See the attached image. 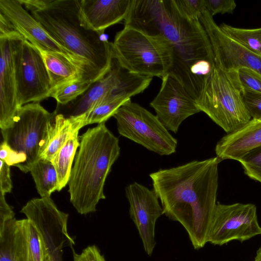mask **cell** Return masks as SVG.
<instances>
[{
  "label": "cell",
  "instance_id": "1",
  "mask_svg": "<svg viewBox=\"0 0 261 261\" xmlns=\"http://www.w3.org/2000/svg\"><path fill=\"white\" fill-rule=\"evenodd\" d=\"M124 26L170 43L173 63L168 73L197 100L216 67L213 48L199 19L182 15L173 0H132Z\"/></svg>",
  "mask_w": 261,
  "mask_h": 261
},
{
  "label": "cell",
  "instance_id": "2",
  "mask_svg": "<svg viewBox=\"0 0 261 261\" xmlns=\"http://www.w3.org/2000/svg\"><path fill=\"white\" fill-rule=\"evenodd\" d=\"M220 162L217 156L192 161L149 175L163 214L184 226L195 249L207 243L217 204Z\"/></svg>",
  "mask_w": 261,
  "mask_h": 261
},
{
  "label": "cell",
  "instance_id": "3",
  "mask_svg": "<svg viewBox=\"0 0 261 261\" xmlns=\"http://www.w3.org/2000/svg\"><path fill=\"white\" fill-rule=\"evenodd\" d=\"M19 1L54 39L85 64L95 81L110 70L113 42L83 21L80 0Z\"/></svg>",
  "mask_w": 261,
  "mask_h": 261
},
{
  "label": "cell",
  "instance_id": "4",
  "mask_svg": "<svg viewBox=\"0 0 261 261\" xmlns=\"http://www.w3.org/2000/svg\"><path fill=\"white\" fill-rule=\"evenodd\" d=\"M120 152L119 139L105 123L82 135L68 183L70 201L78 213L95 212L99 200L106 198L105 181Z\"/></svg>",
  "mask_w": 261,
  "mask_h": 261
},
{
  "label": "cell",
  "instance_id": "5",
  "mask_svg": "<svg viewBox=\"0 0 261 261\" xmlns=\"http://www.w3.org/2000/svg\"><path fill=\"white\" fill-rule=\"evenodd\" d=\"M112 51L120 65L136 74L162 79L172 65V47L164 37L150 36L130 26L116 33Z\"/></svg>",
  "mask_w": 261,
  "mask_h": 261
},
{
  "label": "cell",
  "instance_id": "6",
  "mask_svg": "<svg viewBox=\"0 0 261 261\" xmlns=\"http://www.w3.org/2000/svg\"><path fill=\"white\" fill-rule=\"evenodd\" d=\"M196 102L200 111L227 134L251 119L243 101L236 70L224 71L216 67Z\"/></svg>",
  "mask_w": 261,
  "mask_h": 261
},
{
  "label": "cell",
  "instance_id": "7",
  "mask_svg": "<svg viewBox=\"0 0 261 261\" xmlns=\"http://www.w3.org/2000/svg\"><path fill=\"white\" fill-rule=\"evenodd\" d=\"M55 116V112H49L39 102L29 103L19 107L11 125L1 129L3 141L25 154L27 161L20 169L24 173L40 160Z\"/></svg>",
  "mask_w": 261,
  "mask_h": 261
},
{
  "label": "cell",
  "instance_id": "8",
  "mask_svg": "<svg viewBox=\"0 0 261 261\" xmlns=\"http://www.w3.org/2000/svg\"><path fill=\"white\" fill-rule=\"evenodd\" d=\"M152 80V77L129 72L113 58L110 70L103 77L93 83L88 89L76 99L65 105L57 104L54 112L65 117H84L86 121L88 114L105 97L117 95L130 98L142 93L149 86Z\"/></svg>",
  "mask_w": 261,
  "mask_h": 261
},
{
  "label": "cell",
  "instance_id": "9",
  "mask_svg": "<svg viewBox=\"0 0 261 261\" xmlns=\"http://www.w3.org/2000/svg\"><path fill=\"white\" fill-rule=\"evenodd\" d=\"M113 117L122 136L161 155L175 152L177 141L153 115L139 104L129 100Z\"/></svg>",
  "mask_w": 261,
  "mask_h": 261
},
{
  "label": "cell",
  "instance_id": "10",
  "mask_svg": "<svg viewBox=\"0 0 261 261\" xmlns=\"http://www.w3.org/2000/svg\"><path fill=\"white\" fill-rule=\"evenodd\" d=\"M20 212L35 227L49 260L62 261L63 248L74 244L67 230L68 214L59 210L50 197L30 200Z\"/></svg>",
  "mask_w": 261,
  "mask_h": 261
},
{
  "label": "cell",
  "instance_id": "11",
  "mask_svg": "<svg viewBox=\"0 0 261 261\" xmlns=\"http://www.w3.org/2000/svg\"><path fill=\"white\" fill-rule=\"evenodd\" d=\"M14 63L19 107L49 97L50 79L41 54L23 36L16 43Z\"/></svg>",
  "mask_w": 261,
  "mask_h": 261
},
{
  "label": "cell",
  "instance_id": "12",
  "mask_svg": "<svg viewBox=\"0 0 261 261\" xmlns=\"http://www.w3.org/2000/svg\"><path fill=\"white\" fill-rule=\"evenodd\" d=\"M259 234L261 226L258 222L255 204L217 202L207 242L222 246L233 240L243 242Z\"/></svg>",
  "mask_w": 261,
  "mask_h": 261
},
{
  "label": "cell",
  "instance_id": "13",
  "mask_svg": "<svg viewBox=\"0 0 261 261\" xmlns=\"http://www.w3.org/2000/svg\"><path fill=\"white\" fill-rule=\"evenodd\" d=\"M199 20L209 37L217 68L224 71L247 68L261 74V56L242 45L228 36L204 10Z\"/></svg>",
  "mask_w": 261,
  "mask_h": 261
},
{
  "label": "cell",
  "instance_id": "14",
  "mask_svg": "<svg viewBox=\"0 0 261 261\" xmlns=\"http://www.w3.org/2000/svg\"><path fill=\"white\" fill-rule=\"evenodd\" d=\"M162 81L160 90L150 106L166 129L176 133L185 119L201 111L196 99L176 79L167 74Z\"/></svg>",
  "mask_w": 261,
  "mask_h": 261
},
{
  "label": "cell",
  "instance_id": "15",
  "mask_svg": "<svg viewBox=\"0 0 261 261\" xmlns=\"http://www.w3.org/2000/svg\"><path fill=\"white\" fill-rule=\"evenodd\" d=\"M129 204V213L138 230L145 251L151 256L156 245L155 225L163 214L159 198L153 190L134 182L125 189Z\"/></svg>",
  "mask_w": 261,
  "mask_h": 261
},
{
  "label": "cell",
  "instance_id": "16",
  "mask_svg": "<svg viewBox=\"0 0 261 261\" xmlns=\"http://www.w3.org/2000/svg\"><path fill=\"white\" fill-rule=\"evenodd\" d=\"M0 13L15 30L37 48L64 54L82 65L89 80L93 78L85 64L54 39L41 24L23 7L19 0H0Z\"/></svg>",
  "mask_w": 261,
  "mask_h": 261
},
{
  "label": "cell",
  "instance_id": "17",
  "mask_svg": "<svg viewBox=\"0 0 261 261\" xmlns=\"http://www.w3.org/2000/svg\"><path fill=\"white\" fill-rule=\"evenodd\" d=\"M22 36L16 31L0 36V127L9 126L18 108L14 51L17 40Z\"/></svg>",
  "mask_w": 261,
  "mask_h": 261
},
{
  "label": "cell",
  "instance_id": "18",
  "mask_svg": "<svg viewBox=\"0 0 261 261\" xmlns=\"http://www.w3.org/2000/svg\"><path fill=\"white\" fill-rule=\"evenodd\" d=\"M132 0H80L83 21L91 30L103 35L109 27L124 20Z\"/></svg>",
  "mask_w": 261,
  "mask_h": 261
},
{
  "label": "cell",
  "instance_id": "19",
  "mask_svg": "<svg viewBox=\"0 0 261 261\" xmlns=\"http://www.w3.org/2000/svg\"><path fill=\"white\" fill-rule=\"evenodd\" d=\"M260 146L261 120L251 119L241 128L222 137L216 144L215 152L221 161H239Z\"/></svg>",
  "mask_w": 261,
  "mask_h": 261
},
{
  "label": "cell",
  "instance_id": "20",
  "mask_svg": "<svg viewBox=\"0 0 261 261\" xmlns=\"http://www.w3.org/2000/svg\"><path fill=\"white\" fill-rule=\"evenodd\" d=\"M38 50L48 73L51 86L50 92L74 81L82 80L90 82L88 80L85 68L67 56L56 52L40 49Z\"/></svg>",
  "mask_w": 261,
  "mask_h": 261
},
{
  "label": "cell",
  "instance_id": "21",
  "mask_svg": "<svg viewBox=\"0 0 261 261\" xmlns=\"http://www.w3.org/2000/svg\"><path fill=\"white\" fill-rule=\"evenodd\" d=\"M85 125L86 124L84 117H65L62 114H56L49 132L46 145L40 160L51 162L69 138Z\"/></svg>",
  "mask_w": 261,
  "mask_h": 261
},
{
  "label": "cell",
  "instance_id": "22",
  "mask_svg": "<svg viewBox=\"0 0 261 261\" xmlns=\"http://www.w3.org/2000/svg\"><path fill=\"white\" fill-rule=\"evenodd\" d=\"M19 244L22 261H44V252L39 234L28 219L18 220Z\"/></svg>",
  "mask_w": 261,
  "mask_h": 261
},
{
  "label": "cell",
  "instance_id": "23",
  "mask_svg": "<svg viewBox=\"0 0 261 261\" xmlns=\"http://www.w3.org/2000/svg\"><path fill=\"white\" fill-rule=\"evenodd\" d=\"M78 134L79 132H77L69 138L51 161L57 174L58 191L68 183L72 163L80 144Z\"/></svg>",
  "mask_w": 261,
  "mask_h": 261
},
{
  "label": "cell",
  "instance_id": "24",
  "mask_svg": "<svg viewBox=\"0 0 261 261\" xmlns=\"http://www.w3.org/2000/svg\"><path fill=\"white\" fill-rule=\"evenodd\" d=\"M30 172L41 197H50L53 192L58 191L57 174L51 162L39 160L33 165Z\"/></svg>",
  "mask_w": 261,
  "mask_h": 261
},
{
  "label": "cell",
  "instance_id": "25",
  "mask_svg": "<svg viewBox=\"0 0 261 261\" xmlns=\"http://www.w3.org/2000/svg\"><path fill=\"white\" fill-rule=\"evenodd\" d=\"M18 234L15 218L6 222L0 229V261H22Z\"/></svg>",
  "mask_w": 261,
  "mask_h": 261
},
{
  "label": "cell",
  "instance_id": "26",
  "mask_svg": "<svg viewBox=\"0 0 261 261\" xmlns=\"http://www.w3.org/2000/svg\"><path fill=\"white\" fill-rule=\"evenodd\" d=\"M230 38L251 51L261 56V28L243 29L226 23L219 25Z\"/></svg>",
  "mask_w": 261,
  "mask_h": 261
},
{
  "label": "cell",
  "instance_id": "27",
  "mask_svg": "<svg viewBox=\"0 0 261 261\" xmlns=\"http://www.w3.org/2000/svg\"><path fill=\"white\" fill-rule=\"evenodd\" d=\"M130 98L116 95L107 96L100 101L86 119V125L93 123H105L113 116L117 110Z\"/></svg>",
  "mask_w": 261,
  "mask_h": 261
},
{
  "label": "cell",
  "instance_id": "28",
  "mask_svg": "<svg viewBox=\"0 0 261 261\" xmlns=\"http://www.w3.org/2000/svg\"><path fill=\"white\" fill-rule=\"evenodd\" d=\"M93 83L82 80L74 81L52 91L49 97L55 98L57 104L65 105L85 93Z\"/></svg>",
  "mask_w": 261,
  "mask_h": 261
},
{
  "label": "cell",
  "instance_id": "29",
  "mask_svg": "<svg viewBox=\"0 0 261 261\" xmlns=\"http://www.w3.org/2000/svg\"><path fill=\"white\" fill-rule=\"evenodd\" d=\"M238 162L249 177L261 183V146L250 152Z\"/></svg>",
  "mask_w": 261,
  "mask_h": 261
},
{
  "label": "cell",
  "instance_id": "30",
  "mask_svg": "<svg viewBox=\"0 0 261 261\" xmlns=\"http://www.w3.org/2000/svg\"><path fill=\"white\" fill-rule=\"evenodd\" d=\"M236 71L242 92L250 91L261 93V74L244 67L240 68Z\"/></svg>",
  "mask_w": 261,
  "mask_h": 261
},
{
  "label": "cell",
  "instance_id": "31",
  "mask_svg": "<svg viewBox=\"0 0 261 261\" xmlns=\"http://www.w3.org/2000/svg\"><path fill=\"white\" fill-rule=\"evenodd\" d=\"M179 12L187 18L199 19L203 12L206 10L205 0H173Z\"/></svg>",
  "mask_w": 261,
  "mask_h": 261
},
{
  "label": "cell",
  "instance_id": "32",
  "mask_svg": "<svg viewBox=\"0 0 261 261\" xmlns=\"http://www.w3.org/2000/svg\"><path fill=\"white\" fill-rule=\"evenodd\" d=\"M0 160L9 166H14L20 170L27 161V156L14 150L3 141L0 146Z\"/></svg>",
  "mask_w": 261,
  "mask_h": 261
},
{
  "label": "cell",
  "instance_id": "33",
  "mask_svg": "<svg viewBox=\"0 0 261 261\" xmlns=\"http://www.w3.org/2000/svg\"><path fill=\"white\" fill-rule=\"evenodd\" d=\"M242 96L251 119L261 120V93L243 91Z\"/></svg>",
  "mask_w": 261,
  "mask_h": 261
},
{
  "label": "cell",
  "instance_id": "34",
  "mask_svg": "<svg viewBox=\"0 0 261 261\" xmlns=\"http://www.w3.org/2000/svg\"><path fill=\"white\" fill-rule=\"evenodd\" d=\"M206 10L213 16L217 14L232 13L237 7L233 0H205Z\"/></svg>",
  "mask_w": 261,
  "mask_h": 261
},
{
  "label": "cell",
  "instance_id": "35",
  "mask_svg": "<svg viewBox=\"0 0 261 261\" xmlns=\"http://www.w3.org/2000/svg\"><path fill=\"white\" fill-rule=\"evenodd\" d=\"M73 261H106L98 248L94 245L88 246L81 253H73Z\"/></svg>",
  "mask_w": 261,
  "mask_h": 261
},
{
  "label": "cell",
  "instance_id": "36",
  "mask_svg": "<svg viewBox=\"0 0 261 261\" xmlns=\"http://www.w3.org/2000/svg\"><path fill=\"white\" fill-rule=\"evenodd\" d=\"M10 167L0 160V192L4 195L11 192L13 187Z\"/></svg>",
  "mask_w": 261,
  "mask_h": 261
},
{
  "label": "cell",
  "instance_id": "37",
  "mask_svg": "<svg viewBox=\"0 0 261 261\" xmlns=\"http://www.w3.org/2000/svg\"><path fill=\"white\" fill-rule=\"evenodd\" d=\"M14 218L12 208L7 203L5 195L0 192V229L6 222Z\"/></svg>",
  "mask_w": 261,
  "mask_h": 261
},
{
  "label": "cell",
  "instance_id": "38",
  "mask_svg": "<svg viewBox=\"0 0 261 261\" xmlns=\"http://www.w3.org/2000/svg\"><path fill=\"white\" fill-rule=\"evenodd\" d=\"M253 261H261V247L256 251V255Z\"/></svg>",
  "mask_w": 261,
  "mask_h": 261
},
{
  "label": "cell",
  "instance_id": "39",
  "mask_svg": "<svg viewBox=\"0 0 261 261\" xmlns=\"http://www.w3.org/2000/svg\"><path fill=\"white\" fill-rule=\"evenodd\" d=\"M44 261H50L49 258L48 257V256L45 255L44 256Z\"/></svg>",
  "mask_w": 261,
  "mask_h": 261
}]
</instances>
